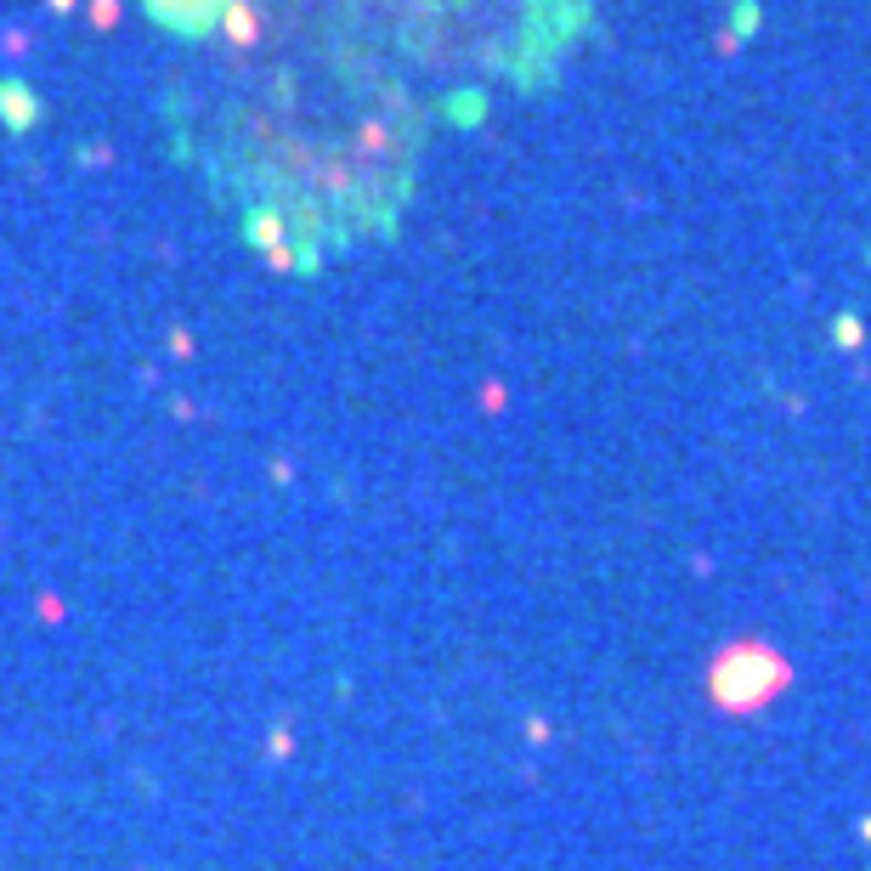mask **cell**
Masks as SVG:
<instances>
[{
  "instance_id": "6da1fadb",
  "label": "cell",
  "mask_w": 871,
  "mask_h": 871,
  "mask_svg": "<svg viewBox=\"0 0 871 871\" xmlns=\"http://www.w3.org/2000/svg\"><path fill=\"white\" fill-rule=\"evenodd\" d=\"M560 0H216L176 23L204 45L181 141L277 261L391 227L436 114L544 52Z\"/></svg>"
}]
</instances>
